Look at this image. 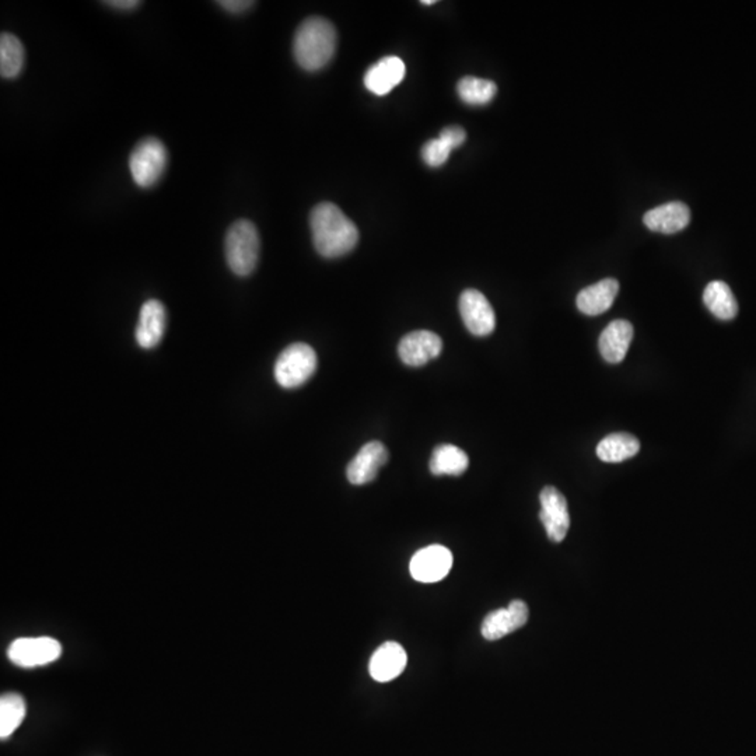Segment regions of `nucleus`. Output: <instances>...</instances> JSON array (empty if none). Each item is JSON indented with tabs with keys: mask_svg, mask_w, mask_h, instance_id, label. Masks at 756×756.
<instances>
[{
	"mask_svg": "<svg viewBox=\"0 0 756 756\" xmlns=\"http://www.w3.org/2000/svg\"><path fill=\"white\" fill-rule=\"evenodd\" d=\"M310 227L314 247L323 258L346 256L359 241L356 224L330 202H323L311 210Z\"/></svg>",
	"mask_w": 756,
	"mask_h": 756,
	"instance_id": "f257e3e1",
	"label": "nucleus"
},
{
	"mask_svg": "<svg viewBox=\"0 0 756 756\" xmlns=\"http://www.w3.org/2000/svg\"><path fill=\"white\" fill-rule=\"evenodd\" d=\"M336 39V29L331 21L323 17H308L294 34V59L304 71H320L335 55Z\"/></svg>",
	"mask_w": 756,
	"mask_h": 756,
	"instance_id": "f03ea898",
	"label": "nucleus"
},
{
	"mask_svg": "<svg viewBox=\"0 0 756 756\" xmlns=\"http://www.w3.org/2000/svg\"><path fill=\"white\" fill-rule=\"evenodd\" d=\"M259 239L256 224L249 220H237L231 224L224 239V254L229 268L237 276H248L258 265Z\"/></svg>",
	"mask_w": 756,
	"mask_h": 756,
	"instance_id": "7ed1b4c3",
	"label": "nucleus"
},
{
	"mask_svg": "<svg viewBox=\"0 0 756 756\" xmlns=\"http://www.w3.org/2000/svg\"><path fill=\"white\" fill-rule=\"evenodd\" d=\"M317 365L315 350L307 343L298 342L288 346L279 355L273 373L281 387L293 390L306 384L317 370Z\"/></svg>",
	"mask_w": 756,
	"mask_h": 756,
	"instance_id": "20e7f679",
	"label": "nucleus"
},
{
	"mask_svg": "<svg viewBox=\"0 0 756 756\" xmlns=\"http://www.w3.org/2000/svg\"><path fill=\"white\" fill-rule=\"evenodd\" d=\"M167 149L157 138H146L130 153V170L140 188H152L160 181L167 167Z\"/></svg>",
	"mask_w": 756,
	"mask_h": 756,
	"instance_id": "39448f33",
	"label": "nucleus"
},
{
	"mask_svg": "<svg viewBox=\"0 0 756 756\" xmlns=\"http://www.w3.org/2000/svg\"><path fill=\"white\" fill-rule=\"evenodd\" d=\"M62 646L52 637H20L10 644L7 656L10 661L23 668L46 666L61 657Z\"/></svg>",
	"mask_w": 756,
	"mask_h": 756,
	"instance_id": "423d86ee",
	"label": "nucleus"
},
{
	"mask_svg": "<svg viewBox=\"0 0 756 756\" xmlns=\"http://www.w3.org/2000/svg\"><path fill=\"white\" fill-rule=\"evenodd\" d=\"M458 306L464 325L472 335L488 336L495 331V311L481 291L475 289L462 291Z\"/></svg>",
	"mask_w": 756,
	"mask_h": 756,
	"instance_id": "0eeeda50",
	"label": "nucleus"
},
{
	"mask_svg": "<svg viewBox=\"0 0 756 756\" xmlns=\"http://www.w3.org/2000/svg\"><path fill=\"white\" fill-rule=\"evenodd\" d=\"M540 518L548 538L552 542H562L570 528L569 508L565 496L553 486H546L540 495Z\"/></svg>",
	"mask_w": 756,
	"mask_h": 756,
	"instance_id": "6e6552de",
	"label": "nucleus"
},
{
	"mask_svg": "<svg viewBox=\"0 0 756 756\" xmlns=\"http://www.w3.org/2000/svg\"><path fill=\"white\" fill-rule=\"evenodd\" d=\"M453 567V553L446 546L430 545L417 550L409 563L412 577L419 583L443 580Z\"/></svg>",
	"mask_w": 756,
	"mask_h": 756,
	"instance_id": "1a4fd4ad",
	"label": "nucleus"
},
{
	"mask_svg": "<svg viewBox=\"0 0 756 756\" xmlns=\"http://www.w3.org/2000/svg\"><path fill=\"white\" fill-rule=\"evenodd\" d=\"M443 350V340L432 331H414L402 338L398 345V355L402 362L411 367H420L439 357Z\"/></svg>",
	"mask_w": 756,
	"mask_h": 756,
	"instance_id": "9d476101",
	"label": "nucleus"
},
{
	"mask_svg": "<svg viewBox=\"0 0 756 756\" xmlns=\"http://www.w3.org/2000/svg\"><path fill=\"white\" fill-rule=\"evenodd\" d=\"M390 454L384 444L370 441L360 449L346 468V476L352 485H365L377 478L378 472L387 464Z\"/></svg>",
	"mask_w": 756,
	"mask_h": 756,
	"instance_id": "9b49d317",
	"label": "nucleus"
},
{
	"mask_svg": "<svg viewBox=\"0 0 756 756\" xmlns=\"http://www.w3.org/2000/svg\"><path fill=\"white\" fill-rule=\"evenodd\" d=\"M528 621V607L525 602L516 600L508 608L486 615L482 622V636L486 640H499L506 634L521 629Z\"/></svg>",
	"mask_w": 756,
	"mask_h": 756,
	"instance_id": "f8f14e48",
	"label": "nucleus"
},
{
	"mask_svg": "<svg viewBox=\"0 0 756 756\" xmlns=\"http://www.w3.org/2000/svg\"><path fill=\"white\" fill-rule=\"evenodd\" d=\"M167 314L159 300H147L140 308L139 321L136 327V342L143 349H153L164 336Z\"/></svg>",
	"mask_w": 756,
	"mask_h": 756,
	"instance_id": "ddd939ff",
	"label": "nucleus"
},
{
	"mask_svg": "<svg viewBox=\"0 0 756 756\" xmlns=\"http://www.w3.org/2000/svg\"><path fill=\"white\" fill-rule=\"evenodd\" d=\"M643 222L647 229L656 233H678L691 223V210L684 202H668L649 210Z\"/></svg>",
	"mask_w": 756,
	"mask_h": 756,
	"instance_id": "4468645a",
	"label": "nucleus"
},
{
	"mask_svg": "<svg viewBox=\"0 0 756 756\" xmlns=\"http://www.w3.org/2000/svg\"><path fill=\"white\" fill-rule=\"evenodd\" d=\"M407 68L402 59L387 56L375 62L365 71V86L375 96H385L404 80Z\"/></svg>",
	"mask_w": 756,
	"mask_h": 756,
	"instance_id": "2eb2a0df",
	"label": "nucleus"
},
{
	"mask_svg": "<svg viewBox=\"0 0 756 756\" xmlns=\"http://www.w3.org/2000/svg\"><path fill=\"white\" fill-rule=\"evenodd\" d=\"M407 656L404 647L397 642H387L378 647L370 659V676L377 682H390L401 676L407 667Z\"/></svg>",
	"mask_w": 756,
	"mask_h": 756,
	"instance_id": "dca6fc26",
	"label": "nucleus"
},
{
	"mask_svg": "<svg viewBox=\"0 0 756 756\" xmlns=\"http://www.w3.org/2000/svg\"><path fill=\"white\" fill-rule=\"evenodd\" d=\"M632 340L634 325L626 320H615L602 331L598 348L608 363L617 365L625 359Z\"/></svg>",
	"mask_w": 756,
	"mask_h": 756,
	"instance_id": "f3484780",
	"label": "nucleus"
},
{
	"mask_svg": "<svg viewBox=\"0 0 756 756\" xmlns=\"http://www.w3.org/2000/svg\"><path fill=\"white\" fill-rule=\"evenodd\" d=\"M619 291V281L617 279L607 278L595 285L583 289L577 294V308L585 315H600L607 313L612 307Z\"/></svg>",
	"mask_w": 756,
	"mask_h": 756,
	"instance_id": "a211bd4d",
	"label": "nucleus"
},
{
	"mask_svg": "<svg viewBox=\"0 0 756 756\" xmlns=\"http://www.w3.org/2000/svg\"><path fill=\"white\" fill-rule=\"evenodd\" d=\"M469 458L464 449L453 444H441L430 458V472L436 476H459L468 469Z\"/></svg>",
	"mask_w": 756,
	"mask_h": 756,
	"instance_id": "6ab92c4d",
	"label": "nucleus"
},
{
	"mask_svg": "<svg viewBox=\"0 0 756 756\" xmlns=\"http://www.w3.org/2000/svg\"><path fill=\"white\" fill-rule=\"evenodd\" d=\"M703 301L714 317L730 321L737 317L738 303L727 283L721 281H710L703 291Z\"/></svg>",
	"mask_w": 756,
	"mask_h": 756,
	"instance_id": "aec40b11",
	"label": "nucleus"
},
{
	"mask_svg": "<svg viewBox=\"0 0 756 756\" xmlns=\"http://www.w3.org/2000/svg\"><path fill=\"white\" fill-rule=\"evenodd\" d=\"M640 441L629 433H612L597 446L598 458L604 462H622L639 453Z\"/></svg>",
	"mask_w": 756,
	"mask_h": 756,
	"instance_id": "412c9836",
	"label": "nucleus"
},
{
	"mask_svg": "<svg viewBox=\"0 0 756 756\" xmlns=\"http://www.w3.org/2000/svg\"><path fill=\"white\" fill-rule=\"evenodd\" d=\"M26 61L23 44L16 36L2 33L0 36V75L14 79L21 73Z\"/></svg>",
	"mask_w": 756,
	"mask_h": 756,
	"instance_id": "4be33fe9",
	"label": "nucleus"
},
{
	"mask_svg": "<svg viewBox=\"0 0 756 756\" xmlns=\"http://www.w3.org/2000/svg\"><path fill=\"white\" fill-rule=\"evenodd\" d=\"M26 701L19 693H4L0 699V738H9L26 718Z\"/></svg>",
	"mask_w": 756,
	"mask_h": 756,
	"instance_id": "5701e85b",
	"label": "nucleus"
},
{
	"mask_svg": "<svg viewBox=\"0 0 756 756\" xmlns=\"http://www.w3.org/2000/svg\"><path fill=\"white\" fill-rule=\"evenodd\" d=\"M459 98L469 105H486L495 98L498 86L495 81L466 76L457 84Z\"/></svg>",
	"mask_w": 756,
	"mask_h": 756,
	"instance_id": "b1692460",
	"label": "nucleus"
},
{
	"mask_svg": "<svg viewBox=\"0 0 756 756\" xmlns=\"http://www.w3.org/2000/svg\"><path fill=\"white\" fill-rule=\"evenodd\" d=\"M451 150L453 149L446 142L437 138V139L424 143V147H422V159L430 167H440L449 160Z\"/></svg>",
	"mask_w": 756,
	"mask_h": 756,
	"instance_id": "393cba45",
	"label": "nucleus"
},
{
	"mask_svg": "<svg viewBox=\"0 0 756 756\" xmlns=\"http://www.w3.org/2000/svg\"><path fill=\"white\" fill-rule=\"evenodd\" d=\"M439 138L446 142L451 149H457L466 142V132L462 130L461 126H447L440 132Z\"/></svg>",
	"mask_w": 756,
	"mask_h": 756,
	"instance_id": "a878e982",
	"label": "nucleus"
},
{
	"mask_svg": "<svg viewBox=\"0 0 756 756\" xmlns=\"http://www.w3.org/2000/svg\"><path fill=\"white\" fill-rule=\"evenodd\" d=\"M217 4L227 10L229 13L239 14L251 9L256 4L254 2H248V0H220V2H217Z\"/></svg>",
	"mask_w": 756,
	"mask_h": 756,
	"instance_id": "bb28decb",
	"label": "nucleus"
},
{
	"mask_svg": "<svg viewBox=\"0 0 756 756\" xmlns=\"http://www.w3.org/2000/svg\"><path fill=\"white\" fill-rule=\"evenodd\" d=\"M107 6L113 7V9L117 10H123V12H130V10L136 9V7H139V2L138 0H108L105 2Z\"/></svg>",
	"mask_w": 756,
	"mask_h": 756,
	"instance_id": "cd10ccee",
	"label": "nucleus"
},
{
	"mask_svg": "<svg viewBox=\"0 0 756 756\" xmlns=\"http://www.w3.org/2000/svg\"><path fill=\"white\" fill-rule=\"evenodd\" d=\"M420 4H424V6H432V4H436V0H424V2H420Z\"/></svg>",
	"mask_w": 756,
	"mask_h": 756,
	"instance_id": "c85d7f7f",
	"label": "nucleus"
}]
</instances>
